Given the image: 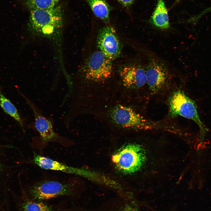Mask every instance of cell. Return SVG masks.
Returning <instances> with one entry per match:
<instances>
[{"label": "cell", "mask_w": 211, "mask_h": 211, "mask_svg": "<svg viewBox=\"0 0 211 211\" xmlns=\"http://www.w3.org/2000/svg\"><path fill=\"white\" fill-rule=\"evenodd\" d=\"M23 193L33 200L46 201L59 197L73 198L77 194L74 185L71 182L44 181L31 186Z\"/></svg>", "instance_id": "1"}, {"label": "cell", "mask_w": 211, "mask_h": 211, "mask_svg": "<svg viewBox=\"0 0 211 211\" xmlns=\"http://www.w3.org/2000/svg\"><path fill=\"white\" fill-rule=\"evenodd\" d=\"M169 116L171 118L181 116L191 120L198 126L200 132V141L202 142L207 129L201 121L194 101L181 90L171 93L168 98Z\"/></svg>", "instance_id": "2"}, {"label": "cell", "mask_w": 211, "mask_h": 211, "mask_svg": "<svg viewBox=\"0 0 211 211\" xmlns=\"http://www.w3.org/2000/svg\"><path fill=\"white\" fill-rule=\"evenodd\" d=\"M113 161L120 172L130 174L139 171L146 159L144 150L140 145L129 144L122 146L113 156Z\"/></svg>", "instance_id": "3"}, {"label": "cell", "mask_w": 211, "mask_h": 211, "mask_svg": "<svg viewBox=\"0 0 211 211\" xmlns=\"http://www.w3.org/2000/svg\"><path fill=\"white\" fill-rule=\"evenodd\" d=\"M63 13L62 6L58 4L48 9L30 10V25L35 30L45 34H51L62 25Z\"/></svg>", "instance_id": "4"}, {"label": "cell", "mask_w": 211, "mask_h": 211, "mask_svg": "<svg viewBox=\"0 0 211 211\" xmlns=\"http://www.w3.org/2000/svg\"><path fill=\"white\" fill-rule=\"evenodd\" d=\"M111 61L100 50L93 52L87 58L83 68L85 78L94 82L106 81L112 73Z\"/></svg>", "instance_id": "5"}, {"label": "cell", "mask_w": 211, "mask_h": 211, "mask_svg": "<svg viewBox=\"0 0 211 211\" xmlns=\"http://www.w3.org/2000/svg\"><path fill=\"white\" fill-rule=\"evenodd\" d=\"M108 115L114 124L124 128L148 129L157 124L145 119L131 108L121 105L112 108Z\"/></svg>", "instance_id": "6"}, {"label": "cell", "mask_w": 211, "mask_h": 211, "mask_svg": "<svg viewBox=\"0 0 211 211\" xmlns=\"http://www.w3.org/2000/svg\"><path fill=\"white\" fill-rule=\"evenodd\" d=\"M97 42L100 51L111 60L119 56L121 45L115 30L112 27L107 26L102 28L98 35Z\"/></svg>", "instance_id": "7"}, {"label": "cell", "mask_w": 211, "mask_h": 211, "mask_svg": "<svg viewBox=\"0 0 211 211\" xmlns=\"http://www.w3.org/2000/svg\"><path fill=\"white\" fill-rule=\"evenodd\" d=\"M145 71L146 84L150 92L155 94L162 90L166 85L169 79V72L166 66L158 61L152 60Z\"/></svg>", "instance_id": "8"}, {"label": "cell", "mask_w": 211, "mask_h": 211, "mask_svg": "<svg viewBox=\"0 0 211 211\" xmlns=\"http://www.w3.org/2000/svg\"><path fill=\"white\" fill-rule=\"evenodd\" d=\"M120 73L123 85L127 88L138 89L146 84V71L141 66H125L121 69Z\"/></svg>", "instance_id": "9"}, {"label": "cell", "mask_w": 211, "mask_h": 211, "mask_svg": "<svg viewBox=\"0 0 211 211\" xmlns=\"http://www.w3.org/2000/svg\"><path fill=\"white\" fill-rule=\"evenodd\" d=\"M18 211H72L62 204H52L46 201L30 199L24 194L15 199Z\"/></svg>", "instance_id": "10"}, {"label": "cell", "mask_w": 211, "mask_h": 211, "mask_svg": "<svg viewBox=\"0 0 211 211\" xmlns=\"http://www.w3.org/2000/svg\"><path fill=\"white\" fill-rule=\"evenodd\" d=\"M27 101L32 110L35 118V127L39 133L42 141L47 142L57 137L54 132L52 122L42 114L35 105L29 99Z\"/></svg>", "instance_id": "11"}, {"label": "cell", "mask_w": 211, "mask_h": 211, "mask_svg": "<svg viewBox=\"0 0 211 211\" xmlns=\"http://www.w3.org/2000/svg\"><path fill=\"white\" fill-rule=\"evenodd\" d=\"M34 163L42 169L62 171L71 174H80V170L59 162L50 158L34 153Z\"/></svg>", "instance_id": "12"}, {"label": "cell", "mask_w": 211, "mask_h": 211, "mask_svg": "<svg viewBox=\"0 0 211 211\" xmlns=\"http://www.w3.org/2000/svg\"><path fill=\"white\" fill-rule=\"evenodd\" d=\"M150 22L160 29L167 30L170 27L168 11L163 0H157L156 8L150 19Z\"/></svg>", "instance_id": "13"}, {"label": "cell", "mask_w": 211, "mask_h": 211, "mask_svg": "<svg viewBox=\"0 0 211 211\" xmlns=\"http://www.w3.org/2000/svg\"><path fill=\"white\" fill-rule=\"evenodd\" d=\"M95 16L105 23L109 21L112 7L106 0H84Z\"/></svg>", "instance_id": "14"}, {"label": "cell", "mask_w": 211, "mask_h": 211, "mask_svg": "<svg viewBox=\"0 0 211 211\" xmlns=\"http://www.w3.org/2000/svg\"><path fill=\"white\" fill-rule=\"evenodd\" d=\"M111 204V206L102 207L95 210H88L80 208L79 211H142L134 200L128 201L123 199L122 204Z\"/></svg>", "instance_id": "15"}, {"label": "cell", "mask_w": 211, "mask_h": 211, "mask_svg": "<svg viewBox=\"0 0 211 211\" xmlns=\"http://www.w3.org/2000/svg\"><path fill=\"white\" fill-rule=\"evenodd\" d=\"M0 105L5 113L13 118L23 127L21 119L16 108L1 93L0 90Z\"/></svg>", "instance_id": "16"}, {"label": "cell", "mask_w": 211, "mask_h": 211, "mask_svg": "<svg viewBox=\"0 0 211 211\" xmlns=\"http://www.w3.org/2000/svg\"><path fill=\"white\" fill-rule=\"evenodd\" d=\"M30 11L35 9H47L57 5L59 0H23Z\"/></svg>", "instance_id": "17"}, {"label": "cell", "mask_w": 211, "mask_h": 211, "mask_svg": "<svg viewBox=\"0 0 211 211\" xmlns=\"http://www.w3.org/2000/svg\"><path fill=\"white\" fill-rule=\"evenodd\" d=\"M124 8L129 9L133 4L135 0H116Z\"/></svg>", "instance_id": "18"}, {"label": "cell", "mask_w": 211, "mask_h": 211, "mask_svg": "<svg viewBox=\"0 0 211 211\" xmlns=\"http://www.w3.org/2000/svg\"><path fill=\"white\" fill-rule=\"evenodd\" d=\"M1 170H2V166H1V165L0 162V174L1 172Z\"/></svg>", "instance_id": "19"}, {"label": "cell", "mask_w": 211, "mask_h": 211, "mask_svg": "<svg viewBox=\"0 0 211 211\" xmlns=\"http://www.w3.org/2000/svg\"><path fill=\"white\" fill-rule=\"evenodd\" d=\"M179 0H176V2H177L179 1Z\"/></svg>", "instance_id": "20"}]
</instances>
